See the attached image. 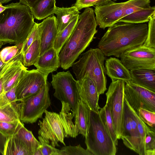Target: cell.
I'll return each instance as SVG.
<instances>
[{
  "label": "cell",
  "instance_id": "b9f144b4",
  "mask_svg": "<svg viewBox=\"0 0 155 155\" xmlns=\"http://www.w3.org/2000/svg\"><path fill=\"white\" fill-rule=\"evenodd\" d=\"M8 137L0 131V153L4 155L6 145Z\"/></svg>",
  "mask_w": 155,
  "mask_h": 155
},
{
  "label": "cell",
  "instance_id": "44dd1931",
  "mask_svg": "<svg viewBox=\"0 0 155 155\" xmlns=\"http://www.w3.org/2000/svg\"><path fill=\"white\" fill-rule=\"evenodd\" d=\"M18 102H12L6 97L4 92L0 95V121H20Z\"/></svg>",
  "mask_w": 155,
  "mask_h": 155
},
{
  "label": "cell",
  "instance_id": "ffe728a7",
  "mask_svg": "<svg viewBox=\"0 0 155 155\" xmlns=\"http://www.w3.org/2000/svg\"><path fill=\"white\" fill-rule=\"evenodd\" d=\"M130 72V82L155 92V70L139 69Z\"/></svg>",
  "mask_w": 155,
  "mask_h": 155
},
{
  "label": "cell",
  "instance_id": "8fae6325",
  "mask_svg": "<svg viewBox=\"0 0 155 155\" xmlns=\"http://www.w3.org/2000/svg\"><path fill=\"white\" fill-rule=\"evenodd\" d=\"M120 58L123 64L129 70L139 69L155 70V48L143 44L126 51Z\"/></svg>",
  "mask_w": 155,
  "mask_h": 155
},
{
  "label": "cell",
  "instance_id": "f546056e",
  "mask_svg": "<svg viewBox=\"0 0 155 155\" xmlns=\"http://www.w3.org/2000/svg\"><path fill=\"white\" fill-rule=\"evenodd\" d=\"M99 114L104 125L114 144L116 146L117 145L118 139L114 128L111 115L110 109L106 104L100 109Z\"/></svg>",
  "mask_w": 155,
  "mask_h": 155
},
{
  "label": "cell",
  "instance_id": "cb8c5ba5",
  "mask_svg": "<svg viewBox=\"0 0 155 155\" xmlns=\"http://www.w3.org/2000/svg\"><path fill=\"white\" fill-rule=\"evenodd\" d=\"M55 0H39L30 8L34 18L41 20L54 14Z\"/></svg>",
  "mask_w": 155,
  "mask_h": 155
},
{
  "label": "cell",
  "instance_id": "74e56055",
  "mask_svg": "<svg viewBox=\"0 0 155 155\" xmlns=\"http://www.w3.org/2000/svg\"><path fill=\"white\" fill-rule=\"evenodd\" d=\"M117 0H77L74 6L79 11L83 8L92 6H99L107 4Z\"/></svg>",
  "mask_w": 155,
  "mask_h": 155
},
{
  "label": "cell",
  "instance_id": "d6986e66",
  "mask_svg": "<svg viewBox=\"0 0 155 155\" xmlns=\"http://www.w3.org/2000/svg\"><path fill=\"white\" fill-rule=\"evenodd\" d=\"M105 64L106 74L112 81L118 80L123 81L125 83L131 81L130 70L124 65L120 60L110 57L106 60Z\"/></svg>",
  "mask_w": 155,
  "mask_h": 155
},
{
  "label": "cell",
  "instance_id": "5bb4252c",
  "mask_svg": "<svg viewBox=\"0 0 155 155\" xmlns=\"http://www.w3.org/2000/svg\"><path fill=\"white\" fill-rule=\"evenodd\" d=\"M123 130L121 137L124 144L140 155V138L132 108L124 98Z\"/></svg>",
  "mask_w": 155,
  "mask_h": 155
},
{
  "label": "cell",
  "instance_id": "ba28073f",
  "mask_svg": "<svg viewBox=\"0 0 155 155\" xmlns=\"http://www.w3.org/2000/svg\"><path fill=\"white\" fill-rule=\"evenodd\" d=\"M48 82L37 94L18 102L20 121L33 124L42 117L51 104Z\"/></svg>",
  "mask_w": 155,
  "mask_h": 155
},
{
  "label": "cell",
  "instance_id": "bcb514c9",
  "mask_svg": "<svg viewBox=\"0 0 155 155\" xmlns=\"http://www.w3.org/2000/svg\"><path fill=\"white\" fill-rule=\"evenodd\" d=\"M12 0H0V2L2 4L8 3Z\"/></svg>",
  "mask_w": 155,
  "mask_h": 155
},
{
  "label": "cell",
  "instance_id": "ee69618b",
  "mask_svg": "<svg viewBox=\"0 0 155 155\" xmlns=\"http://www.w3.org/2000/svg\"><path fill=\"white\" fill-rule=\"evenodd\" d=\"M4 92L3 83L2 78L0 74V95Z\"/></svg>",
  "mask_w": 155,
  "mask_h": 155
},
{
  "label": "cell",
  "instance_id": "ac0fdd59",
  "mask_svg": "<svg viewBox=\"0 0 155 155\" xmlns=\"http://www.w3.org/2000/svg\"><path fill=\"white\" fill-rule=\"evenodd\" d=\"M37 69L46 77L60 67L58 54L52 47L40 55L34 65Z\"/></svg>",
  "mask_w": 155,
  "mask_h": 155
},
{
  "label": "cell",
  "instance_id": "d6a6232c",
  "mask_svg": "<svg viewBox=\"0 0 155 155\" xmlns=\"http://www.w3.org/2000/svg\"><path fill=\"white\" fill-rule=\"evenodd\" d=\"M40 31L39 23H35L31 32L22 43L21 51L22 56L25 53L29 47L35 40L40 37Z\"/></svg>",
  "mask_w": 155,
  "mask_h": 155
},
{
  "label": "cell",
  "instance_id": "7a4b0ae2",
  "mask_svg": "<svg viewBox=\"0 0 155 155\" xmlns=\"http://www.w3.org/2000/svg\"><path fill=\"white\" fill-rule=\"evenodd\" d=\"M93 8H85L79 15L78 21L58 57L60 67L67 70L89 45L97 32V26Z\"/></svg>",
  "mask_w": 155,
  "mask_h": 155
},
{
  "label": "cell",
  "instance_id": "484cf974",
  "mask_svg": "<svg viewBox=\"0 0 155 155\" xmlns=\"http://www.w3.org/2000/svg\"><path fill=\"white\" fill-rule=\"evenodd\" d=\"M155 14L154 6L139 10L127 15L118 22L138 24L148 22L150 18Z\"/></svg>",
  "mask_w": 155,
  "mask_h": 155
},
{
  "label": "cell",
  "instance_id": "277c9868",
  "mask_svg": "<svg viewBox=\"0 0 155 155\" xmlns=\"http://www.w3.org/2000/svg\"><path fill=\"white\" fill-rule=\"evenodd\" d=\"M62 107L59 113L46 110L38 125V139L54 147H59L60 142L64 146L65 138H76L78 135L73 119L74 114L67 103L61 102Z\"/></svg>",
  "mask_w": 155,
  "mask_h": 155
},
{
  "label": "cell",
  "instance_id": "603a6c76",
  "mask_svg": "<svg viewBox=\"0 0 155 155\" xmlns=\"http://www.w3.org/2000/svg\"><path fill=\"white\" fill-rule=\"evenodd\" d=\"M91 110L81 100L78 104L77 111L74 115L75 125L78 135L81 134L85 137L88 126Z\"/></svg>",
  "mask_w": 155,
  "mask_h": 155
},
{
  "label": "cell",
  "instance_id": "30bf717a",
  "mask_svg": "<svg viewBox=\"0 0 155 155\" xmlns=\"http://www.w3.org/2000/svg\"><path fill=\"white\" fill-rule=\"evenodd\" d=\"M125 84L120 80L112 81L106 93V104L110 109L117 139H121L123 130Z\"/></svg>",
  "mask_w": 155,
  "mask_h": 155
},
{
  "label": "cell",
  "instance_id": "f6af8a7d",
  "mask_svg": "<svg viewBox=\"0 0 155 155\" xmlns=\"http://www.w3.org/2000/svg\"><path fill=\"white\" fill-rule=\"evenodd\" d=\"M7 8V5L3 6L2 4L0 2V13L3 12Z\"/></svg>",
  "mask_w": 155,
  "mask_h": 155
},
{
  "label": "cell",
  "instance_id": "9c48e42d",
  "mask_svg": "<svg viewBox=\"0 0 155 155\" xmlns=\"http://www.w3.org/2000/svg\"><path fill=\"white\" fill-rule=\"evenodd\" d=\"M51 85L54 90V96L61 102L68 104L74 115L78 101L81 100L77 81L69 71L52 74Z\"/></svg>",
  "mask_w": 155,
  "mask_h": 155
},
{
  "label": "cell",
  "instance_id": "7402d4cb",
  "mask_svg": "<svg viewBox=\"0 0 155 155\" xmlns=\"http://www.w3.org/2000/svg\"><path fill=\"white\" fill-rule=\"evenodd\" d=\"M80 12L75 6L68 8L56 7L54 13L56 15L58 33L64 30L79 15Z\"/></svg>",
  "mask_w": 155,
  "mask_h": 155
},
{
  "label": "cell",
  "instance_id": "83f0119b",
  "mask_svg": "<svg viewBox=\"0 0 155 155\" xmlns=\"http://www.w3.org/2000/svg\"><path fill=\"white\" fill-rule=\"evenodd\" d=\"M40 37L35 41L22 55V61L25 67L34 65L40 55Z\"/></svg>",
  "mask_w": 155,
  "mask_h": 155
},
{
  "label": "cell",
  "instance_id": "3957f363",
  "mask_svg": "<svg viewBox=\"0 0 155 155\" xmlns=\"http://www.w3.org/2000/svg\"><path fill=\"white\" fill-rule=\"evenodd\" d=\"M0 13V48L4 45L23 43L35 22L30 8L12 3Z\"/></svg>",
  "mask_w": 155,
  "mask_h": 155
},
{
  "label": "cell",
  "instance_id": "d4e9b609",
  "mask_svg": "<svg viewBox=\"0 0 155 155\" xmlns=\"http://www.w3.org/2000/svg\"><path fill=\"white\" fill-rule=\"evenodd\" d=\"M14 135L20 140L30 155H34L35 150L41 145L32 131L27 129L24 124Z\"/></svg>",
  "mask_w": 155,
  "mask_h": 155
},
{
  "label": "cell",
  "instance_id": "9a60e30c",
  "mask_svg": "<svg viewBox=\"0 0 155 155\" xmlns=\"http://www.w3.org/2000/svg\"><path fill=\"white\" fill-rule=\"evenodd\" d=\"M27 69L22 63L21 52L4 63L0 68V74L3 80L4 92H7L17 84Z\"/></svg>",
  "mask_w": 155,
  "mask_h": 155
},
{
  "label": "cell",
  "instance_id": "e575fe53",
  "mask_svg": "<svg viewBox=\"0 0 155 155\" xmlns=\"http://www.w3.org/2000/svg\"><path fill=\"white\" fill-rule=\"evenodd\" d=\"M148 27L147 37L143 45L155 48V14L150 18Z\"/></svg>",
  "mask_w": 155,
  "mask_h": 155
},
{
  "label": "cell",
  "instance_id": "5b68a950",
  "mask_svg": "<svg viewBox=\"0 0 155 155\" xmlns=\"http://www.w3.org/2000/svg\"><path fill=\"white\" fill-rule=\"evenodd\" d=\"M105 56L98 48H91L81 54L79 60L71 66L77 80L89 77L94 82L99 95L107 90Z\"/></svg>",
  "mask_w": 155,
  "mask_h": 155
},
{
  "label": "cell",
  "instance_id": "e0dca14e",
  "mask_svg": "<svg viewBox=\"0 0 155 155\" xmlns=\"http://www.w3.org/2000/svg\"><path fill=\"white\" fill-rule=\"evenodd\" d=\"M39 25L41 55L49 49L53 47L54 42L58 33L56 18L54 15L48 17L39 23Z\"/></svg>",
  "mask_w": 155,
  "mask_h": 155
},
{
  "label": "cell",
  "instance_id": "d590c367",
  "mask_svg": "<svg viewBox=\"0 0 155 155\" xmlns=\"http://www.w3.org/2000/svg\"><path fill=\"white\" fill-rule=\"evenodd\" d=\"M23 124L21 121L15 122L0 121V131L9 137L15 134Z\"/></svg>",
  "mask_w": 155,
  "mask_h": 155
},
{
  "label": "cell",
  "instance_id": "8992f818",
  "mask_svg": "<svg viewBox=\"0 0 155 155\" xmlns=\"http://www.w3.org/2000/svg\"><path fill=\"white\" fill-rule=\"evenodd\" d=\"M85 142L93 155H115L116 146L104 125L99 113L91 110Z\"/></svg>",
  "mask_w": 155,
  "mask_h": 155
},
{
  "label": "cell",
  "instance_id": "7dc6e473",
  "mask_svg": "<svg viewBox=\"0 0 155 155\" xmlns=\"http://www.w3.org/2000/svg\"><path fill=\"white\" fill-rule=\"evenodd\" d=\"M4 63L3 62L0 58V68L2 67Z\"/></svg>",
  "mask_w": 155,
  "mask_h": 155
},
{
  "label": "cell",
  "instance_id": "f35d334b",
  "mask_svg": "<svg viewBox=\"0 0 155 155\" xmlns=\"http://www.w3.org/2000/svg\"><path fill=\"white\" fill-rule=\"evenodd\" d=\"M41 145L35 152L34 155H59L60 150L38 139Z\"/></svg>",
  "mask_w": 155,
  "mask_h": 155
},
{
  "label": "cell",
  "instance_id": "60d3db41",
  "mask_svg": "<svg viewBox=\"0 0 155 155\" xmlns=\"http://www.w3.org/2000/svg\"><path fill=\"white\" fill-rule=\"evenodd\" d=\"M17 84L7 92H4L7 99L12 102H18L16 95V89Z\"/></svg>",
  "mask_w": 155,
  "mask_h": 155
},
{
  "label": "cell",
  "instance_id": "4dcf8cb0",
  "mask_svg": "<svg viewBox=\"0 0 155 155\" xmlns=\"http://www.w3.org/2000/svg\"><path fill=\"white\" fill-rule=\"evenodd\" d=\"M132 109L137 124L140 138V155H145V139L147 133L150 129L141 119L137 113Z\"/></svg>",
  "mask_w": 155,
  "mask_h": 155
},
{
  "label": "cell",
  "instance_id": "6da1fadb",
  "mask_svg": "<svg viewBox=\"0 0 155 155\" xmlns=\"http://www.w3.org/2000/svg\"><path fill=\"white\" fill-rule=\"evenodd\" d=\"M148 25L118 22L108 28L97 47L106 56L120 58L126 51L142 45L147 35Z\"/></svg>",
  "mask_w": 155,
  "mask_h": 155
},
{
  "label": "cell",
  "instance_id": "7bdbcfd3",
  "mask_svg": "<svg viewBox=\"0 0 155 155\" xmlns=\"http://www.w3.org/2000/svg\"><path fill=\"white\" fill-rule=\"evenodd\" d=\"M38 0H20L19 2L31 8Z\"/></svg>",
  "mask_w": 155,
  "mask_h": 155
},
{
  "label": "cell",
  "instance_id": "4fadbf2b",
  "mask_svg": "<svg viewBox=\"0 0 155 155\" xmlns=\"http://www.w3.org/2000/svg\"><path fill=\"white\" fill-rule=\"evenodd\" d=\"M47 78L37 69L27 70L20 79L16 86L18 102L38 93L48 83Z\"/></svg>",
  "mask_w": 155,
  "mask_h": 155
},
{
  "label": "cell",
  "instance_id": "ab89813d",
  "mask_svg": "<svg viewBox=\"0 0 155 155\" xmlns=\"http://www.w3.org/2000/svg\"><path fill=\"white\" fill-rule=\"evenodd\" d=\"M141 119L146 124L155 129V112L140 108L137 113Z\"/></svg>",
  "mask_w": 155,
  "mask_h": 155
},
{
  "label": "cell",
  "instance_id": "f1b7e54d",
  "mask_svg": "<svg viewBox=\"0 0 155 155\" xmlns=\"http://www.w3.org/2000/svg\"><path fill=\"white\" fill-rule=\"evenodd\" d=\"M78 16L74 19L62 31L58 33L54 42L53 48L58 55L61 49L70 37L78 21Z\"/></svg>",
  "mask_w": 155,
  "mask_h": 155
},
{
  "label": "cell",
  "instance_id": "836d02e7",
  "mask_svg": "<svg viewBox=\"0 0 155 155\" xmlns=\"http://www.w3.org/2000/svg\"><path fill=\"white\" fill-rule=\"evenodd\" d=\"M59 155H93L79 144L76 146H65L60 150Z\"/></svg>",
  "mask_w": 155,
  "mask_h": 155
},
{
  "label": "cell",
  "instance_id": "4316f807",
  "mask_svg": "<svg viewBox=\"0 0 155 155\" xmlns=\"http://www.w3.org/2000/svg\"><path fill=\"white\" fill-rule=\"evenodd\" d=\"M4 155H30L20 140L15 135L8 137Z\"/></svg>",
  "mask_w": 155,
  "mask_h": 155
},
{
  "label": "cell",
  "instance_id": "52a82bcc",
  "mask_svg": "<svg viewBox=\"0 0 155 155\" xmlns=\"http://www.w3.org/2000/svg\"><path fill=\"white\" fill-rule=\"evenodd\" d=\"M151 0H129L112 2L95 6L94 10L97 25L105 29L118 22L122 18L134 12L150 7Z\"/></svg>",
  "mask_w": 155,
  "mask_h": 155
},
{
  "label": "cell",
  "instance_id": "7c38bea8",
  "mask_svg": "<svg viewBox=\"0 0 155 155\" xmlns=\"http://www.w3.org/2000/svg\"><path fill=\"white\" fill-rule=\"evenodd\" d=\"M124 95L137 113L140 108L155 112V92L129 82L125 83Z\"/></svg>",
  "mask_w": 155,
  "mask_h": 155
},
{
  "label": "cell",
  "instance_id": "1f68e13d",
  "mask_svg": "<svg viewBox=\"0 0 155 155\" xmlns=\"http://www.w3.org/2000/svg\"><path fill=\"white\" fill-rule=\"evenodd\" d=\"M22 43L8 46L3 48L0 51V58L4 63H6L21 52Z\"/></svg>",
  "mask_w": 155,
  "mask_h": 155
},
{
  "label": "cell",
  "instance_id": "8d00e7d4",
  "mask_svg": "<svg viewBox=\"0 0 155 155\" xmlns=\"http://www.w3.org/2000/svg\"><path fill=\"white\" fill-rule=\"evenodd\" d=\"M145 155H155V129H150L145 140Z\"/></svg>",
  "mask_w": 155,
  "mask_h": 155
},
{
  "label": "cell",
  "instance_id": "2e32d148",
  "mask_svg": "<svg viewBox=\"0 0 155 155\" xmlns=\"http://www.w3.org/2000/svg\"><path fill=\"white\" fill-rule=\"evenodd\" d=\"M77 81L81 100L91 110L99 113L101 109L98 104L100 95L93 81L88 77Z\"/></svg>",
  "mask_w": 155,
  "mask_h": 155
}]
</instances>
